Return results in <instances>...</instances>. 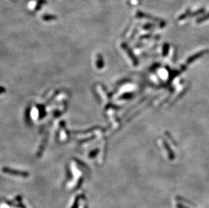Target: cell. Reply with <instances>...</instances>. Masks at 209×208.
Instances as JSON below:
<instances>
[{"instance_id": "1", "label": "cell", "mask_w": 209, "mask_h": 208, "mask_svg": "<svg viewBox=\"0 0 209 208\" xmlns=\"http://www.w3.org/2000/svg\"><path fill=\"white\" fill-rule=\"evenodd\" d=\"M209 19V14H207V16H204L203 17V19H199L198 20V22H201V21H203V20H206V19Z\"/></svg>"}]
</instances>
